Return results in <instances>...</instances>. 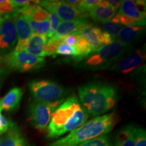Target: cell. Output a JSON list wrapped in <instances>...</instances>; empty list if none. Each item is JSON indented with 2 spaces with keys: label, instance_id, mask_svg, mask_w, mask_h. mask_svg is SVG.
Masks as SVG:
<instances>
[{
  "label": "cell",
  "instance_id": "6da1fadb",
  "mask_svg": "<svg viewBox=\"0 0 146 146\" xmlns=\"http://www.w3.org/2000/svg\"><path fill=\"white\" fill-rule=\"evenodd\" d=\"M89 114L77 97L62 100L52 114L47 127V137L56 139L86 123Z\"/></svg>",
  "mask_w": 146,
  "mask_h": 146
},
{
  "label": "cell",
  "instance_id": "7a4b0ae2",
  "mask_svg": "<svg viewBox=\"0 0 146 146\" xmlns=\"http://www.w3.org/2000/svg\"><path fill=\"white\" fill-rule=\"evenodd\" d=\"M78 96L88 114L96 117L111 110L118 100L116 87L102 83H89L80 87Z\"/></svg>",
  "mask_w": 146,
  "mask_h": 146
},
{
  "label": "cell",
  "instance_id": "3957f363",
  "mask_svg": "<svg viewBox=\"0 0 146 146\" xmlns=\"http://www.w3.org/2000/svg\"><path fill=\"white\" fill-rule=\"evenodd\" d=\"M116 123V112L97 116L49 146H77L83 142L107 134L112 130Z\"/></svg>",
  "mask_w": 146,
  "mask_h": 146
},
{
  "label": "cell",
  "instance_id": "277c9868",
  "mask_svg": "<svg viewBox=\"0 0 146 146\" xmlns=\"http://www.w3.org/2000/svg\"><path fill=\"white\" fill-rule=\"evenodd\" d=\"M131 46L115 40L89 55L83 64L84 67L92 70L110 68L130 51Z\"/></svg>",
  "mask_w": 146,
  "mask_h": 146
},
{
  "label": "cell",
  "instance_id": "5b68a950",
  "mask_svg": "<svg viewBox=\"0 0 146 146\" xmlns=\"http://www.w3.org/2000/svg\"><path fill=\"white\" fill-rule=\"evenodd\" d=\"M28 87L34 100L46 103L60 100L68 92L58 83L46 79L32 80L29 83Z\"/></svg>",
  "mask_w": 146,
  "mask_h": 146
},
{
  "label": "cell",
  "instance_id": "8992f818",
  "mask_svg": "<svg viewBox=\"0 0 146 146\" xmlns=\"http://www.w3.org/2000/svg\"><path fill=\"white\" fill-rule=\"evenodd\" d=\"M2 61L8 69L21 72L37 70L41 69L45 64L44 58L33 56L24 51H13L5 55Z\"/></svg>",
  "mask_w": 146,
  "mask_h": 146
},
{
  "label": "cell",
  "instance_id": "52a82bcc",
  "mask_svg": "<svg viewBox=\"0 0 146 146\" xmlns=\"http://www.w3.org/2000/svg\"><path fill=\"white\" fill-rule=\"evenodd\" d=\"M62 100L52 103L33 100L29 106V116L31 123L39 131L47 129L50 123L52 114Z\"/></svg>",
  "mask_w": 146,
  "mask_h": 146
},
{
  "label": "cell",
  "instance_id": "ba28073f",
  "mask_svg": "<svg viewBox=\"0 0 146 146\" xmlns=\"http://www.w3.org/2000/svg\"><path fill=\"white\" fill-rule=\"evenodd\" d=\"M18 13L26 16L35 33L47 37L50 28L49 14L47 10L39 5H35L22 9Z\"/></svg>",
  "mask_w": 146,
  "mask_h": 146
},
{
  "label": "cell",
  "instance_id": "9c48e42d",
  "mask_svg": "<svg viewBox=\"0 0 146 146\" xmlns=\"http://www.w3.org/2000/svg\"><path fill=\"white\" fill-rule=\"evenodd\" d=\"M39 5L45 10H52L62 21L87 19L89 16L65 1H39Z\"/></svg>",
  "mask_w": 146,
  "mask_h": 146
},
{
  "label": "cell",
  "instance_id": "30bf717a",
  "mask_svg": "<svg viewBox=\"0 0 146 146\" xmlns=\"http://www.w3.org/2000/svg\"><path fill=\"white\" fill-rule=\"evenodd\" d=\"M16 41L15 18H4L0 29V56L12 52Z\"/></svg>",
  "mask_w": 146,
  "mask_h": 146
},
{
  "label": "cell",
  "instance_id": "8fae6325",
  "mask_svg": "<svg viewBox=\"0 0 146 146\" xmlns=\"http://www.w3.org/2000/svg\"><path fill=\"white\" fill-rule=\"evenodd\" d=\"M145 60L143 50H137L131 56L122 58L110 68V70L119 74H128L143 64Z\"/></svg>",
  "mask_w": 146,
  "mask_h": 146
},
{
  "label": "cell",
  "instance_id": "7c38bea8",
  "mask_svg": "<svg viewBox=\"0 0 146 146\" xmlns=\"http://www.w3.org/2000/svg\"><path fill=\"white\" fill-rule=\"evenodd\" d=\"M75 33L85 38L94 49V52L100 47L115 41L112 36H110L106 33L102 31L100 28L93 26L92 25Z\"/></svg>",
  "mask_w": 146,
  "mask_h": 146
},
{
  "label": "cell",
  "instance_id": "4fadbf2b",
  "mask_svg": "<svg viewBox=\"0 0 146 146\" xmlns=\"http://www.w3.org/2000/svg\"><path fill=\"white\" fill-rule=\"evenodd\" d=\"M145 1L125 0L122 1L118 13L137 21L145 23Z\"/></svg>",
  "mask_w": 146,
  "mask_h": 146
},
{
  "label": "cell",
  "instance_id": "5bb4252c",
  "mask_svg": "<svg viewBox=\"0 0 146 146\" xmlns=\"http://www.w3.org/2000/svg\"><path fill=\"white\" fill-rule=\"evenodd\" d=\"M15 27L17 44L15 46L14 52H20L23 50V47L33 33V31L26 16L23 14H20L15 18Z\"/></svg>",
  "mask_w": 146,
  "mask_h": 146
},
{
  "label": "cell",
  "instance_id": "9a60e30c",
  "mask_svg": "<svg viewBox=\"0 0 146 146\" xmlns=\"http://www.w3.org/2000/svg\"><path fill=\"white\" fill-rule=\"evenodd\" d=\"M90 25H91V24L87 18L70 21H62L60 23L56 33L53 37L62 39L68 35L77 33Z\"/></svg>",
  "mask_w": 146,
  "mask_h": 146
},
{
  "label": "cell",
  "instance_id": "2e32d148",
  "mask_svg": "<svg viewBox=\"0 0 146 146\" xmlns=\"http://www.w3.org/2000/svg\"><path fill=\"white\" fill-rule=\"evenodd\" d=\"M23 91L20 87H14L0 99V111H14L18 109L23 98Z\"/></svg>",
  "mask_w": 146,
  "mask_h": 146
},
{
  "label": "cell",
  "instance_id": "e0dca14e",
  "mask_svg": "<svg viewBox=\"0 0 146 146\" xmlns=\"http://www.w3.org/2000/svg\"><path fill=\"white\" fill-rule=\"evenodd\" d=\"M47 41V39L46 36L33 33L25 46L23 47L22 51L29 53L33 56L44 58L45 54L43 49Z\"/></svg>",
  "mask_w": 146,
  "mask_h": 146
},
{
  "label": "cell",
  "instance_id": "ac0fdd59",
  "mask_svg": "<svg viewBox=\"0 0 146 146\" xmlns=\"http://www.w3.org/2000/svg\"><path fill=\"white\" fill-rule=\"evenodd\" d=\"M116 10L110 6L106 1H101L100 4L89 12V16L98 23H104L114 17Z\"/></svg>",
  "mask_w": 146,
  "mask_h": 146
},
{
  "label": "cell",
  "instance_id": "d6986e66",
  "mask_svg": "<svg viewBox=\"0 0 146 146\" xmlns=\"http://www.w3.org/2000/svg\"><path fill=\"white\" fill-rule=\"evenodd\" d=\"M135 127L129 125L122 128L115 138L114 146H135Z\"/></svg>",
  "mask_w": 146,
  "mask_h": 146
},
{
  "label": "cell",
  "instance_id": "ffe728a7",
  "mask_svg": "<svg viewBox=\"0 0 146 146\" xmlns=\"http://www.w3.org/2000/svg\"><path fill=\"white\" fill-rule=\"evenodd\" d=\"M143 27H124L117 35V40L126 45H131V43L138 39L143 32Z\"/></svg>",
  "mask_w": 146,
  "mask_h": 146
},
{
  "label": "cell",
  "instance_id": "44dd1931",
  "mask_svg": "<svg viewBox=\"0 0 146 146\" xmlns=\"http://www.w3.org/2000/svg\"><path fill=\"white\" fill-rule=\"evenodd\" d=\"M0 146H27V144L18 129L12 125L7 135L1 138Z\"/></svg>",
  "mask_w": 146,
  "mask_h": 146
},
{
  "label": "cell",
  "instance_id": "7402d4cb",
  "mask_svg": "<svg viewBox=\"0 0 146 146\" xmlns=\"http://www.w3.org/2000/svg\"><path fill=\"white\" fill-rule=\"evenodd\" d=\"M113 22L120 24L122 26L125 25V27H143L145 25V23H142L133 19V18L128 17V16L123 15L122 14H116L112 19Z\"/></svg>",
  "mask_w": 146,
  "mask_h": 146
},
{
  "label": "cell",
  "instance_id": "603a6c76",
  "mask_svg": "<svg viewBox=\"0 0 146 146\" xmlns=\"http://www.w3.org/2000/svg\"><path fill=\"white\" fill-rule=\"evenodd\" d=\"M62 42V39H57V38L54 37L47 39L44 46V49H43L45 56L56 57L58 48Z\"/></svg>",
  "mask_w": 146,
  "mask_h": 146
},
{
  "label": "cell",
  "instance_id": "cb8c5ba5",
  "mask_svg": "<svg viewBox=\"0 0 146 146\" xmlns=\"http://www.w3.org/2000/svg\"><path fill=\"white\" fill-rule=\"evenodd\" d=\"M0 16L3 18H16V10L11 3V0L0 1Z\"/></svg>",
  "mask_w": 146,
  "mask_h": 146
},
{
  "label": "cell",
  "instance_id": "d4e9b609",
  "mask_svg": "<svg viewBox=\"0 0 146 146\" xmlns=\"http://www.w3.org/2000/svg\"><path fill=\"white\" fill-rule=\"evenodd\" d=\"M102 28L103 29L102 31L106 33L110 36H112L114 40H116L118 33L122 29V25L113 22L112 20H110L104 23H102Z\"/></svg>",
  "mask_w": 146,
  "mask_h": 146
},
{
  "label": "cell",
  "instance_id": "484cf974",
  "mask_svg": "<svg viewBox=\"0 0 146 146\" xmlns=\"http://www.w3.org/2000/svg\"><path fill=\"white\" fill-rule=\"evenodd\" d=\"M77 146H112L108 135L105 134L83 142Z\"/></svg>",
  "mask_w": 146,
  "mask_h": 146
},
{
  "label": "cell",
  "instance_id": "4316f807",
  "mask_svg": "<svg viewBox=\"0 0 146 146\" xmlns=\"http://www.w3.org/2000/svg\"><path fill=\"white\" fill-rule=\"evenodd\" d=\"M49 14V20H50V28L47 35V39H50L54 36L56 30L60 23V19L52 10H47Z\"/></svg>",
  "mask_w": 146,
  "mask_h": 146
},
{
  "label": "cell",
  "instance_id": "83f0119b",
  "mask_svg": "<svg viewBox=\"0 0 146 146\" xmlns=\"http://www.w3.org/2000/svg\"><path fill=\"white\" fill-rule=\"evenodd\" d=\"M100 1H101L100 0H83L80 1L76 8L80 12L87 14V12H90L96 6H98L100 4Z\"/></svg>",
  "mask_w": 146,
  "mask_h": 146
},
{
  "label": "cell",
  "instance_id": "f1b7e54d",
  "mask_svg": "<svg viewBox=\"0 0 146 146\" xmlns=\"http://www.w3.org/2000/svg\"><path fill=\"white\" fill-rule=\"evenodd\" d=\"M56 55H61L64 57L72 58L74 59L76 57V53L74 47L69 46L64 42L60 45L58 48Z\"/></svg>",
  "mask_w": 146,
  "mask_h": 146
},
{
  "label": "cell",
  "instance_id": "f546056e",
  "mask_svg": "<svg viewBox=\"0 0 146 146\" xmlns=\"http://www.w3.org/2000/svg\"><path fill=\"white\" fill-rule=\"evenodd\" d=\"M135 146H146V133L143 128L135 127Z\"/></svg>",
  "mask_w": 146,
  "mask_h": 146
},
{
  "label": "cell",
  "instance_id": "4dcf8cb0",
  "mask_svg": "<svg viewBox=\"0 0 146 146\" xmlns=\"http://www.w3.org/2000/svg\"><path fill=\"white\" fill-rule=\"evenodd\" d=\"M12 125L13 124L9 121L4 116H3L1 114V111H0V135L9 130Z\"/></svg>",
  "mask_w": 146,
  "mask_h": 146
},
{
  "label": "cell",
  "instance_id": "1f68e13d",
  "mask_svg": "<svg viewBox=\"0 0 146 146\" xmlns=\"http://www.w3.org/2000/svg\"><path fill=\"white\" fill-rule=\"evenodd\" d=\"M78 39V35L76 33H72L62 38V41L64 43H65L66 44L69 45V46L74 47L76 44V43H77Z\"/></svg>",
  "mask_w": 146,
  "mask_h": 146
},
{
  "label": "cell",
  "instance_id": "d6a6232c",
  "mask_svg": "<svg viewBox=\"0 0 146 146\" xmlns=\"http://www.w3.org/2000/svg\"><path fill=\"white\" fill-rule=\"evenodd\" d=\"M106 1L108 5L112 7V8L115 9L116 11H117L118 8H120V5H121V3H122V1H111V0H109V1Z\"/></svg>",
  "mask_w": 146,
  "mask_h": 146
},
{
  "label": "cell",
  "instance_id": "836d02e7",
  "mask_svg": "<svg viewBox=\"0 0 146 146\" xmlns=\"http://www.w3.org/2000/svg\"><path fill=\"white\" fill-rule=\"evenodd\" d=\"M3 21H4V18L1 17V16H0V29H1V25H2V23H3Z\"/></svg>",
  "mask_w": 146,
  "mask_h": 146
},
{
  "label": "cell",
  "instance_id": "e575fe53",
  "mask_svg": "<svg viewBox=\"0 0 146 146\" xmlns=\"http://www.w3.org/2000/svg\"><path fill=\"white\" fill-rule=\"evenodd\" d=\"M1 138H0V141H1Z\"/></svg>",
  "mask_w": 146,
  "mask_h": 146
}]
</instances>
